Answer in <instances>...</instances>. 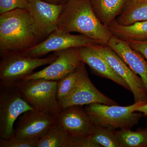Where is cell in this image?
<instances>
[{
    "mask_svg": "<svg viewBox=\"0 0 147 147\" xmlns=\"http://www.w3.org/2000/svg\"><path fill=\"white\" fill-rule=\"evenodd\" d=\"M57 30L79 33L102 45H108L113 36L108 27L97 18L90 0H68L59 18Z\"/></svg>",
    "mask_w": 147,
    "mask_h": 147,
    "instance_id": "obj_1",
    "label": "cell"
},
{
    "mask_svg": "<svg viewBox=\"0 0 147 147\" xmlns=\"http://www.w3.org/2000/svg\"><path fill=\"white\" fill-rule=\"evenodd\" d=\"M28 11L17 9L0 14L1 57L25 52L39 43Z\"/></svg>",
    "mask_w": 147,
    "mask_h": 147,
    "instance_id": "obj_2",
    "label": "cell"
},
{
    "mask_svg": "<svg viewBox=\"0 0 147 147\" xmlns=\"http://www.w3.org/2000/svg\"><path fill=\"white\" fill-rule=\"evenodd\" d=\"M147 102L139 101L127 106L92 103L85 109L95 126L115 131L120 129H131L139 122L142 114L135 112Z\"/></svg>",
    "mask_w": 147,
    "mask_h": 147,
    "instance_id": "obj_3",
    "label": "cell"
},
{
    "mask_svg": "<svg viewBox=\"0 0 147 147\" xmlns=\"http://www.w3.org/2000/svg\"><path fill=\"white\" fill-rule=\"evenodd\" d=\"M57 55L45 58L29 57L21 52H12L1 57L0 62V84H16L33 73L36 69L50 64L56 59Z\"/></svg>",
    "mask_w": 147,
    "mask_h": 147,
    "instance_id": "obj_4",
    "label": "cell"
},
{
    "mask_svg": "<svg viewBox=\"0 0 147 147\" xmlns=\"http://www.w3.org/2000/svg\"><path fill=\"white\" fill-rule=\"evenodd\" d=\"M33 110L16 84H0V139L13 137L15 121L21 115Z\"/></svg>",
    "mask_w": 147,
    "mask_h": 147,
    "instance_id": "obj_5",
    "label": "cell"
},
{
    "mask_svg": "<svg viewBox=\"0 0 147 147\" xmlns=\"http://www.w3.org/2000/svg\"><path fill=\"white\" fill-rule=\"evenodd\" d=\"M58 81L43 79L21 80L16 83L22 97L34 110L43 111L58 105Z\"/></svg>",
    "mask_w": 147,
    "mask_h": 147,
    "instance_id": "obj_6",
    "label": "cell"
},
{
    "mask_svg": "<svg viewBox=\"0 0 147 147\" xmlns=\"http://www.w3.org/2000/svg\"><path fill=\"white\" fill-rule=\"evenodd\" d=\"M59 108L58 105L43 111L31 110L19 118L13 136L39 140L52 127L57 123Z\"/></svg>",
    "mask_w": 147,
    "mask_h": 147,
    "instance_id": "obj_7",
    "label": "cell"
},
{
    "mask_svg": "<svg viewBox=\"0 0 147 147\" xmlns=\"http://www.w3.org/2000/svg\"><path fill=\"white\" fill-rule=\"evenodd\" d=\"M64 4L55 5L42 0H29L27 10L35 33L39 40L46 38L57 30Z\"/></svg>",
    "mask_w": 147,
    "mask_h": 147,
    "instance_id": "obj_8",
    "label": "cell"
},
{
    "mask_svg": "<svg viewBox=\"0 0 147 147\" xmlns=\"http://www.w3.org/2000/svg\"><path fill=\"white\" fill-rule=\"evenodd\" d=\"M97 43L94 40L84 35L72 34L56 30L43 41L23 53L32 57L40 58L50 52L91 46Z\"/></svg>",
    "mask_w": 147,
    "mask_h": 147,
    "instance_id": "obj_9",
    "label": "cell"
},
{
    "mask_svg": "<svg viewBox=\"0 0 147 147\" xmlns=\"http://www.w3.org/2000/svg\"><path fill=\"white\" fill-rule=\"evenodd\" d=\"M91 46L126 82L134 96V102L143 100L147 102V92L142 79L131 70L113 49L108 45L98 43Z\"/></svg>",
    "mask_w": 147,
    "mask_h": 147,
    "instance_id": "obj_10",
    "label": "cell"
},
{
    "mask_svg": "<svg viewBox=\"0 0 147 147\" xmlns=\"http://www.w3.org/2000/svg\"><path fill=\"white\" fill-rule=\"evenodd\" d=\"M85 64L83 62L81 63V74L76 87L69 95L58 102L59 108L62 109L74 105L82 106L92 103L118 105L95 87L90 80Z\"/></svg>",
    "mask_w": 147,
    "mask_h": 147,
    "instance_id": "obj_11",
    "label": "cell"
},
{
    "mask_svg": "<svg viewBox=\"0 0 147 147\" xmlns=\"http://www.w3.org/2000/svg\"><path fill=\"white\" fill-rule=\"evenodd\" d=\"M57 58L47 67L32 73L22 80L43 79L58 81L74 71L80 65L79 47L71 48L55 52Z\"/></svg>",
    "mask_w": 147,
    "mask_h": 147,
    "instance_id": "obj_12",
    "label": "cell"
},
{
    "mask_svg": "<svg viewBox=\"0 0 147 147\" xmlns=\"http://www.w3.org/2000/svg\"><path fill=\"white\" fill-rule=\"evenodd\" d=\"M58 122L71 137L72 144L88 136L95 127L85 109L79 105L59 108Z\"/></svg>",
    "mask_w": 147,
    "mask_h": 147,
    "instance_id": "obj_13",
    "label": "cell"
},
{
    "mask_svg": "<svg viewBox=\"0 0 147 147\" xmlns=\"http://www.w3.org/2000/svg\"><path fill=\"white\" fill-rule=\"evenodd\" d=\"M113 49L135 74L141 78L147 92V60L128 42L113 35L108 42Z\"/></svg>",
    "mask_w": 147,
    "mask_h": 147,
    "instance_id": "obj_14",
    "label": "cell"
},
{
    "mask_svg": "<svg viewBox=\"0 0 147 147\" xmlns=\"http://www.w3.org/2000/svg\"><path fill=\"white\" fill-rule=\"evenodd\" d=\"M91 46L79 47L81 62L87 64L91 70L98 76L110 79L130 91L126 82L113 70L106 61Z\"/></svg>",
    "mask_w": 147,
    "mask_h": 147,
    "instance_id": "obj_15",
    "label": "cell"
},
{
    "mask_svg": "<svg viewBox=\"0 0 147 147\" xmlns=\"http://www.w3.org/2000/svg\"><path fill=\"white\" fill-rule=\"evenodd\" d=\"M108 27L113 35L127 42L147 40V20L123 26L118 24L115 20Z\"/></svg>",
    "mask_w": 147,
    "mask_h": 147,
    "instance_id": "obj_16",
    "label": "cell"
},
{
    "mask_svg": "<svg viewBox=\"0 0 147 147\" xmlns=\"http://www.w3.org/2000/svg\"><path fill=\"white\" fill-rule=\"evenodd\" d=\"M75 147H120L115 130L95 126L88 137L77 141Z\"/></svg>",
    "mask_w": 147,
    "mask_h": 147,
    "instance_id": "obj_17",
    "label": "cell"
},
{
    "mask_svg": "<svg viewBox=\"0 0 147 147\" xmlns=\"http://www.w3.org/2000/svg\"><path fill=\"white\" fill-rule=\"evenodd\" d=\"M126 0H90L100 22L108 26L119 15Z\"/></svg>",
    "mask_w": 147,
    "mask_h": 147,
    "instance_id": "obj_18",
    "label": "cell"
},
{
    "mask_svg": "<svg viewBox=\"0 0 147 147\" xmlns=\"http://www.w3.org/2000/svg\"><path fill=\"white\" fill-rule=\"evenodd\" d=\"M115 20L123 26L147 20V0H126Z\"/></svg>",
    "mask_w": 147,
    "mask_h": 147,
    "instance_id": "obj_19",
    "label": "cell"
},
{
    "mask_svg": "<svg viewBox=\"0 0 147 147\" xmlns=\"http://www.w3.org/2000/svg\"><path fill=\"white\" fill-rule=\"evenodd\" d=\"M72 140L59 123L38 141L36 147H72Z\"/></svg>",
    "mask_w": 147,
    "mask_h": 147,
    "instance_id": "obj_20",
    "label": "cell"
},
{
    "mask_svg": "<svg viewBox=\"0 0 147 147\" xmlns=\"http://www.w3.org/2000/svg\"><path fill=\"white\" fill-rule=\"evenodd\" d=\"M120 147H147V128L134 131L130 129L115 131Z\"/></svg>",
    "mask_w": 147,
    "mask_h": 147,
    "instance_id": "obj_21",
    "label": "cell"
},
{
    "mask_svg": "<svg viewBox=\"0 0 147 147\" xmlns=\"http://www.w3.org/2000/svg\"><path fill=\"white\" fill-rule=\"evenodd\" d=\"M81 71V64L74 71L58 81L57 90L58 102L67 97L74 89L79 81Z\"/></svg>",
    "mask_w": 147,
    "mask_h": 147,
    "instance_id": "obj_22",
    "label": "cell"
},
{
    "mask_svg": "<svg viewBox=\"0 0 147 147\" xmlns=\"http://www.w3.org/2000/svg\"><path fill=\"white\" fill-rule=\"evenodd\" d=\"M38 140L13 136L9 139H0V147H36Z\"/></svg>",
    "mask_w": 147,
    "mask_h": 147,
    "instance_id": "obj_23",
    "label": "cell"
},
{
    "mask_svg": "<svg viewBox=\"0 0 147 147\" xmlns=\"http://www.w3.org/2000/svg\"><path fill=\"white\" fill-rule=\"evenodd\" d=\"M29 0H0V14L17 9H27Z\"/></svg>",
    "mask_w": 147,
    "mask_h": 147,
    "instance_id": "obj_24",
    "label": "cell"
},
{
    "mask_svg": "<svg viewBox=\"0 0 147 147\" xmlns=\"http://www.w3.org/2000/svg\"><path fill=\"white\" fill-rule=\"evenodd\" d=\"M127 42L133 49L142 54L147 60V40L143 41H129Z\"/></svg>",
    "mask_w": 147,
    "mask_h": 147,
    "instance_id": "obj_25",
    "label": "cell"
},
{
    "mask_svg": "<svg viewBox=\"0 0 147 147\" xmlns=\"http://www.w3.org/2000/svg\"><path fill=\"white\" fill-rule=\"evenodd\" d=\"M135 112H139L143 114V115L147 117V102L139 106L135 110Z\"/></svg>",
    "mask_w": 147,
    "mask_h": 147,
    "instance_id": "obj_26",
    "label": "cell"
},
{
    "mask_svg": "<svg viewBox=\"0 0 147 147\" xmlns=\"http://www.w3.org/2000/svg\"><path fill=\"white\" fill-rule=\"evenodd\" d=\"M46 2L55 5H60L65 3L68 0H42Z\"/></svg>",
    "mask_w": 147,
    "mask_h": 147,
    "instance_id": "obj_27",
    "label": "cell"
},
{
    "mask_svg": "<svg viewBox=\"0 0 147 147\" xmlns=\"http://www.w3.org/2000/svg\"></svg>",
    "mask_w": 147,
    "mask_h": 147,
    "instance_id": "obj_28",
    "label": "cell"
}]
</instances>
